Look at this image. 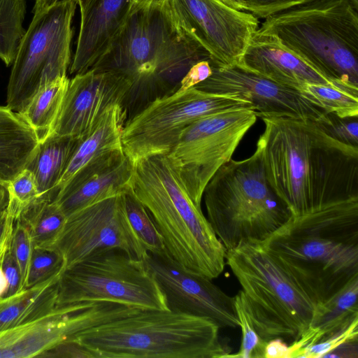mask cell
<instances>
[{
    "instance_id": "1",
    "label": "cell",
    "mask_w": 358,
    "mask_h": 358,
    "mask_svg": "<svg viewBox=\"0 0 358 358\" xmlns=\"http://www.w3.org/2000/svg\"><path fill=\"white\" fill-rule=\"evenodd\" d=\"M262 120L256 150L270 185L292 215L358 196V147L334 139L316 122Z\"/></svg>"
},
{
    "instance_id": "2",
    "label": "cell",
    "mask_w": 358,
    "mask_h": 358,
    "mask_svg": "<svg viewBox=\"0 0 358 358\" xmlns=\"http://www.w3.org/2000/svg\"><path fill=\"white\" fill-rule=\"evenodd\" d=\"M261 243L321 304L358 277V196L292 215Z\"/></svg>"
},
{
    "instance_id": "3",
    "label": "cell",
    "mask_w": 358,
    "mask_h": 358,
    "mask_svg": "<svg viewBox=\"0 0 358 358\" xmlns=\"http://www.w3.org/2000/svg\"><path fill=\"white\" fill-rule=\"evenodd\" d=\"M210 59L185 36L163 5L131 10L122 28L92 69L124 77L130 88L124 103L127 120L152 101L176 92L188 70Z\"/></svg>"
},
{
    "instance_id": "4",
    "label": "cell",
    "mask_w": 358,
    "mask_h": 358,
    "mask_svg": "<svg viewBox=\"0 0 358 358\" xmlns=\"http://www.w3.org/2000/svg\"><path fill=\"white\" fill-rule=\"evenodd\" d=\"M131 189L161 234L166 250L185 268L211 280L226 265V249L187 188L170 152L134 164Z\"/></svg>"
},
{
    "instance_id": "5",
    "label": "cell",
    "mask_w": 358,
    "mask_h": 358,
    "mask_svg": "<svg viewBox=\"0 0 358 358\" xmlns=\"http://www.w3.org/2000/svg\"><path fill=\"white\" fill-rule=\"evenodd\" d=\"M205 317L170 310H141L76 334L96 358H225L231 350Z\"/></svg>"
},
{
    "instance_id": "6",
    "label": "cell",
    "mask_w": 358,
    "mask_h": 358,
    "mask_svg": "<svg viewBox=\"0 0 358 358\" xmlns=\"http://www.w3.org/2000/svg\"><path fill=\"white\" fill-rule=\"evenodd\" d=\"M258 31L332 80L358 88V13L346 0H314L266 17Z\"/></svg>"
},
{
    "instance_id": "7",
    "label": "cell",
    "mask_w": 358,
    "mask_h": 358,
    "mask_svg": "<svg viewBox=\"0 0 358 358\" xmlns=\"http://www.w3.org/2000/svg\"><path fill=\"white\" fill-rule=\"evenodd\" d=\"M207 220L226 250L247 241L262 242L292 213L270 185L260 154L231 159L206 185Z\"/></svg>"
},
{
    "instance_id": "8",
    "label": "cell",
    "mask_w": 358,
    "mask_h": 358,
    "mask_svg": "<svg viewBox=\"0 0 358 358\" xmlns=\"http://www.w3.org/2000/svg\"><path fill=\"white\" fill-rule=\"evenodd\" d=\"M225 260L263 340L292 342L306 331L316 305L261 242H243L226 250Z\"/></svg>"
},
{
    "instance_id": "9",
    "label": "cell",
    "mask_w": 358,
    "mask_h": 358,
    "mask_svg": "<svg viewBox=\"0 0 358 358\" xmlns=\"http://www.w3.org/2000/svg\"><path fill=\"white\" fill-rule=\"evenodd\" d=\"M86 302L169 310L163 292L143 261L116 248L94 253L62 271L57 306Z\"/></svg>"
},
{
    "instance_id": "10",
    "label": "cell",
    "mask_w": 358,
    "mask_h": 358,
    "mask_svg": "<svg viewBox=\"0 0 358 358\" xmlns=\"http://www.w3.org/2000/svg\"><path fill=\"white\" fill-rule=\"evenodd\" d=\"M73 0H59L34 15L22 38L7 86V106L19 113L44 85L62 77L71 64Z\"/></svg>"
},
{
    "instance_id": "11",
    "label": "cell",
    "mask_w": 358,
    "mask_h": 358,
    "mask_svg": "<svg viewBox=\"0 0 358 358\" xmlns=\"http://www.w3.org/2000/svg\"><path fill=\"white\" fill-rule=\"evenodd\" d=\"M240 108L254 110L250 102L241 99L194 87L177 90L149 103L126 121L121 137L123 151L133 164L146 157L169 152L182 131L194 121Z\"/></svg>"
},
{
    "instance_id": "12",
    "label": "cell",
    "mask_w": 358,
    "mask_h": 358,
    "mask_svg": "<svg viewBox=\"0 0 358 358\" xmlns=\"http://www.w3.org/2000/svg\"><path fill=\"white\" fill-rule=\"evenodd\" d=\"M257 117L249 108L231 110L200 118L182 131L169 152L178 161L187 188L196 205L201 206L206 185L231 159Z\"/></svg>"
},
{
    "instance_id": "13",
    "label": "cell",
    "mask_w": 358,
    "mask_h": 358,
    "mask_svg": "<svg viewBox=\"0 0 358 358\" xmlns=\"http://www.w3.org/2000/svg\"><path fill=\"white\" fill-rule=\"evenodd\" d=\"M164 6L176 27L220 68L238 64L259 25L252 13L216 0H166Z\"/></svg>"
},
{
    "instance_id": "14",
    "label": "cell",
    "mask_w": 358,
    "mask_h": 358,
    "mask_svg": "<svg viewBox=\"0 0 358 358\" xmlns=\"http://www.w3.org/2000/svg\"><path fill=\"white\" fill-rule=\"evenodd\" d=\"M120 249L143 260V248L128 220L122 195L86 206L66 217L53 245L63 259V271L97 252Z\"/></svg>"
},
{
    "instance_id": "15",
    "label": "cell",
    "mask_w": 358,
    "mask_h": 358,
    "mask_svg": "<svg viewBox=\"0 0 358 358\" xmlns=\"http://www.w3.org/2000/svg\"><path fill=\"white\" fill-rule=\"evenodd\" d=\"M125 315L124 306L112 302L57 306L44 316L0 331V358L42 357L78 333Z\"/></svg>"
},
{
    "instance_id": "16",
    "label": "cell",
    "mask_w": 358,
    "mask_h": 358,
    "mask_svg": "<svg viewBox=\"0 0 358 358\" xmlns=\"http://www.w3.org/2000/svg\"><path fill=\"white\" fill-rule=\"evenodd\" d=\"M143 261L163 292L169 310L207 318L220 328L239 327L234 297L211 279L185 268L166 249L147 252Z\"/></svg>"
},
{
    "instance_id": "17",
    "label": "cell",
    "mask_w": 358,
    "mask_h": 358,
    "mask_svg": "<svg viewBox=\"0 0 358 358\" xmlns=\"http://www.w3.org/2000/svg\"><path fill=\"white\" fill-rule=\"evenodd\" d=\"M212 74L194 87L208 93L230 96L250 102L257 117H283L325 122L327 113L294 90L238 66L220 68L213 64Z\"/></svg>"
},
{
    "instance_id": "18",
    "label": "cell",
    "mask_w": 358,
    "mask_h": 358,
    "mask_svg": "<svg viewBox=\"0 0 358 358\" xmlns=\"http://www.w3.org/2000/svg\"><path fill=\"white\" fill-rule=\"evenodd\" d=\"M129 88L124 77L110 71L91 69L74 75L51 132L61 136H83L108 108L124 106Z\"/></svg>"
},
{
    "instance_id": "19",
    "label": "cell",
    "mask_w": 358,
    "mask_h": 358,
    "mask_svg": "<svg viewBox=\"0 0 358 358\" xmlns=\"http://www.w3.org/2000/svg\"><path fill=\"white\" fill-rule=\"evenodd\" d=\"M134 165L123 149L88 164L58 192L54 201L66 215L131 188Z\"/></svg>"
},
{
    "instance_id": "20",
    "label": "cell",
    "mask_w": 358,
    "mask_h": 358,
    "mask_svg": "<svg viewBox=\"0 0 358 358\" xmlns=\"http://www.w3.org/2000/svg\"><path fill=\"white\" fill-rule=\"evenodd\" d=\"M236 66L299 91L306 84L353 87L332 80L284 47L275 36L257 30Z\"/></svg>"
},
{
    "instance_id": "21",
    "label": "cell",
    "mask_w": 358,
    "mask_h": 358,
    "mask_svg": "<svg viewBox=\"0 0 358 358\" xmlns=\"http://www.w3.org/2000/svg\"><path fill=\"white\" fill-rule=\"evenodd\" d=\"M132 0H88L80 11V22L70 73L94 67L104 55L124 24Z\"/></svg>"
},
{
    "instance_id": "22",
    "label": "cell",
    "mask_w": 358,
    "mask_h": 358,
    "mask_svg": "<svg viewBox=\"0 0 358 358\" xmlns=\"http://www.w3.org/2000/svg\"><path fill=\"white\" fill-rule=\"evenodd\" d=\"M127 119L122 104L108 108L79 141L57 187V194L80 170L101 156L122 149V132Z\"/></svg>"
},
{
    "instance_id": "23",
    "label": "cell",
    "mask_w": 358,
    "mask_h": 358,
    "mask_svg": "<svg viewBox=\"0 0 358 358\" xmlns=\"http://www.w3.org/2000/svg\"><path fill=\"white\" fill-rule=\"evenodd\" d=\"M358 277L325 302L316 305L309 328L289 345L292 358L306 348L349 325L358 317Z\"/></svg>"
},
{
    "instance_id": "24",
    "label": "cell",
    "mask_w": 358,
    "mask_h": 358,
    "mask_svg": "<svg viewBox=\"0 0 358 358\" xmlns=\"http://www.w3.org/2000/svg\"><path fill=\"white\" fill-rule=\"evenodd\" d=\"M40 141L18 113L0 106V181L8 182L25 168Z\"/></svg>"
},
{
    "instance_id": "25",
    "label": "cell",
    "mask_w": 358,
    "mask_h": 358,
    "mask_svg": "<svg viewBox=\"0 0 358 358\" xmlns=\"http://www.w3.org/2000/svg\"><path fill=\"white\" fill-rule=\"evenodd\" d=\"M59 271L43 281L0 297V331L44 316L57 308Z\"/></svg>"
},
{
    "instance_id": "26",
    "label": "cell",
    "mask_w": 358,
    "mask_h": 358,
    "mask_svg": "<svg viewBox=\"0 0 358 358\" xmlns=\"http://www.w3.org/2000/svg\"><path fill=\"white\" fill-rule=\"evenodd\" d=\"M79 139L52 132L41 139L24 168L31 173L41 198L55 199L57 185Z\"/></svg>"
},
{
    "instance_id": "27",
    "label": "cell",
    "mask_w": 358,
    "mask_h": 358,
    "mask_svg": "<svg viewBox=\"0 0 358 358\" xmlns=\"http://www.w3.org/2000/svg\"><path fill=\"white\" fill-rule=\"evenodd\" d=\"M69 80L64 76L46 84L18 113L40 139L51 132L55 124Z\"/></svg>"
},
{
    "instance_id": "28",
    "label": "cell",
    "mask_w": 358,
    "mask_h": 358,
    "mask_svg": "<svg viewBox=\"0 0 358 358\" xmlns=\"http://www.w3.org/2000/svg\"><path fill=\"white\" fill-rule=\"evenodd\" d=\"M18 219L27 229L34 247L50 249L63 229L66 215L54 200L39 197Z\"/></svg>"
},
{
    "instance_id": "29",
    "label": "cell",
    "mask_w": 358,
    "mask_h": 358,
    "mask_svg": "<svg viewBox=\"0 0 358 358\" xmlns=\"http://www.w3.org/2000/svg\"><path fill=\"white\" fill-rule=\"evenodd\" d=\"M299 91L327 113L342 118L358 117V88L306 84Z\"/></svg>"
},
{
    "instance_id": "30",
    "label": "cell",
    "mask_w": 358,
    "mask_h": 358,
    "mask_svg": "<svg viewBox=\"0 0 358 358\" xmlns=\"http://www.w3.org/2000/svg\"><path fill=\"white\" fill-rule=\"evenodd\" d=\"M26 0H0V59L11 66L26 29Z\"/></svg>"
},
{
    "instance_id": "31",
    "label": "cell",
    "mask_w": 358,
    "mask_h": 358,
    "mask_svg": "<svg viewBox=\"0 0 358 358\" xmlns=\"http://www.w3.org/2000/svg\"><path fill=\"white\" fill-rule=\"evenodd\" d=\"M122 199L130 224L146 251L158 252L165 250L161 234L131 188L122 194Z\"/></svg>"
},
{
    "instance_id": "32",
    "label": "cell",
    "mask_w": 358,
    "mask_h": 358,
    "mask_svg": "<svg viewBox=\"0 0 358 358\" xmlns=\"http://www.w3.org/2000/svg\"><path fill=\"white\" fill-rule=\"evenodd\" d=\"M234 297L242 339L239 350L236 354L227 355L225 358H264L267 341L257 332L242 291L240 290Z\"/></svg>"
},
{
    "instance_id": "33",
    "label": "cell",
    "mask_w": 358,
    "mask_h": 358,
    "mask_svg": "<svg viewBox=\"0 0 358 358\" xmlns=\"http://www.w3.org/2000/svg\"><path fill=\"white\" fill-rule=\"evenodd\" d=\"M8 204L7 211L15 220L29 204L40 197L31 173L24 169L7 182Z\"/></svg>"
},
{
    "instance_id": "34",
    "label": "cell",
    "mask_w": 358,
    "mask_h": 358,
    "mask_svg": "<svg viewBox=\"0 0 358 358\" xmlns=\"http://www.w3.org/2000/svg\"><path fill=\"white\" fill-rule=\"evenodd\" d=\"M34 247L27 229L19 219H17L13 225L10 250L20 270V287L19 291L27 288V276Z\"/></svg>"
},
{
    "instance_id": "35",
    "label": "cell",
    "mask_w": 358,
    "mask_h": 358,
    "mask_svg": "<svg viewBox=\"0 0 358 358\" xmlns=\"http://www.w3.org/2000/svg\"><path fill=\"white\" fill-rule=\"evenodd\" d=\"M62 270L63 271V259L57 251L34 247L27 288L43 281Z\"/></svg>"
},
{
    "instance_id": "36",
    "label": "cell",
    "mask_w": 358,
    "mask_h": 358,
    "mask_svg": "<svg viewBox=\"0 0 358 358\" xmlns=\"http://www.w3.org/2000/svg\"><path fill=\"white\" fill-rule=\"evenodd\" d=\"M358 339V317L349 325L303 350L300 358H322L346 343Z\"/></svg>"
},
{
    "instance_id": "37",
    "label": "cell",
    "mask_w": 358,
    "mask_h": 358,
    "mask_svg": "<svg viewBox=\"0 0 358 358\" xmlns=\"http://www.w3.org/2000/svg\"><path fill=\"white\" fill-rule=\"evenodd\" d=\"M358 117H339L334 114L327 113L325 122L318 125L334 139L355 147H358Z\"/></svg>"
},
{
    "instance_id": "38",
    "label": "cell",
    "mask_w": 358,
    "mask_h": 358,
    "mask_svg": "<svg viewBox=\"0 0 358 358\" xmlns=\"http://www.w3.org/2000/svg\"><path fill=\"white\" fill-rule=\"evenodd\" d=\"M314 0H241L243 10L254 16L266 17L287 9L303 5Z\"/></svg>"
},
{
    "instance_id": "39",
    "label": "cell",
    "mask_w": 358,
    "mask_h": 358,
    "mask_svg": "<svg viewBox=\"0 0 358 358\" xmlns=\"http://www.w3.org/2000/svg\"><path fill=\"white\" fill-rule=\"evenodd\" d=\"M42 357L96 358L92 350L75 341L59 344L45 353Z\"/></svg>"
},
{
    "instance_id": "40",
    "label": "cell",
    "mask_w": 358,
    "mask_h": 358,
    "mask_svg": "<svg viewBox=\"0 0 358 358\" xmlns=\"http://www.w3.org/2000/svg\"><path fill=\"white\" fill-rule=\"evenodd\" d=\"M213 72L210 59H203L194 64L182 78L178 90H186L207 79Z\"/></svg>"
},
{
    "instance_id": "41",
    "label": "cell",
    "mask_w": 358,
    "mask_h": 358,
    "mask_svg": "<svg viewBox=\"0 0 358 358\" xmlns=\"http://www.w3.org/2000/svg\"><path fill=\"white\" fill-rule=\"evenodd\" d=\"M3 269L8 283V290L6 296H9L18 292L20 287L19 267L10 250V247L3 258Z\"/></svg>"
},
{
    "instance_id": "42",
    "label": "cell",
    "mask_w": 358,
    "mask_h": 358,
    "mask_svg": "<svg viewBox=\"0 0 358 358\" xmlns=\"http://www.w3.org/2000/svg\"><path fill=\"white\" fill-rule=\"evenodd\" d=\"M264 358H292L289 345L280 338L271 339L266 343Z\"/></svg>"
},
{
    "instance_id": "43",
    "label": "cell",
    "mask_w": 358,
    "mask_h": 358,
    "mask_svg": "<svg viewBox=\"0 0 358 358\" xmlns=\"http://www.w3.org/2000/svg\"><path fill=\"white\" fill-rule=\"evenodd\" d=\"M13 225L8 229L0 243V297L5 296L8 290V283L3 269V261L10 247Z\"/></svg>"
},
{
    "instance_id": "44",
    "label": "cell",
    "mask_w": 358,
    "mask_h": 358,
    "mask_svg": "<svg viewBox=\"0 0 358 358\" xmlns=\"http://www.w3.org/2000/svg\"><path fill=\"white\" fill-rule=\"evenodd\" d=\"M357 341L346 343L338 347L325 357H358Z\"/></svg>"
},
{
    "instance_id": "45",
    "label": "cell",
    "mask_w": 358,
    "mask_h": 358,
    "mask_svg": "<svg viewBox=\"0 0 358 358\" xmlns=\"http://www.w3.org/2000/svg\"><path fill=\"white\" fill-rule=\"evenodd\" d=\"M15 220L7 210L0 217V243L8 229L14 224Z\"/></svg>"
},
{
    "instance_id": "46",
    "label": "cell",
    "mask_w": 358,
    "mask_h": 358,
    "mask_svg": "<svg viewBox=\"0 0 358 358\" xmlns=\"http://www.w3.org/2000/svg\"><path fill=\"white\" fill-rule=\"evenodd\" d=\"M8 200L7 182L0 181V217L7 210Z\"/></svg>"
},
{
    "instance_id": "47",
    "label": "cell",
    "mask_w": 358,
    "mask_h": 358,
    "mask_svg": "<svg viewBox=\"0 0 358 358\" xmlns=\"http://www.w3.org/2000/svg\"><path fill=\"white\" fill-rule=\"evenodd\" d=\"M59 0H36L34 6L33 8V13L34 15L41 13L52 6H53L55 3H56ZM77 3V0H73Z\"/></svg>"
},
{
    "instance_id": "48",
    "label": "cell",
    "mask_w": 358,
    "mask_h": 358,
    "mask_svg": "<svg viewBox=\"0 0 358 358\" xmlns=\"http://www.w3.org/2000/svg\"><path fill=\"white\" fill-rule=\"evenodd\" d=\"M165 1L166 0H132L130 10L152 5H163Z\"/></svg>"
},
{
    "instance_id": "49",
    "label": "cell",
    "mask_w": 358,
    "mask_h": 358,
    "mask_svg": "<svg viewBox=\"0 0 358 358\" xmlns=\"http://www.w3.org/2000/svg\"><path fill=\"white\" fill-rule=\"evenodd\" d=\"M228 6L239 10H243L241 0H216Z\"/></svg>"
},
{
    "instance_id": "50",
    "label": "cell",
    "mask_w": 358,
    "mask_h": 358,
    "mask_svg": "<svg viewBox=\"0 0 358 358\" xmlns=\"http://www.w3.org/2000/svg\"><path fill=\"white\" fill-rule=\"evenodd\" d=\"M348 3L351 6V7L358 11V0H346Z\"/></svg>"
},
{
    "instance_id": "51",
    "label": "cell",
    "mask_w": 358,
    "mask_h": 358,
    "mask_svg": "<svg viewBox=\"0 0 358 358\" xmlns=\"http://www.w3.org/2000/svg\"><path fill=\"white\" fill-rule=\"evenodd\" d=\"M87 1L88 0H77V5L79 6L80 11L83 10L85 8L87 3Z\"/></svg>"
}]
</instances>
